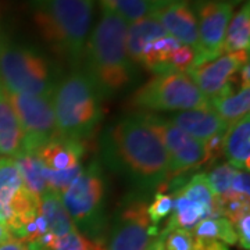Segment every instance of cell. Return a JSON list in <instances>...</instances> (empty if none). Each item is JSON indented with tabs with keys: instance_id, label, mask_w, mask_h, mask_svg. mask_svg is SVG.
<instances>
[{
	"instance_id": "24",
	"label": "cell",
	"mask_w": 250,
	"mask_h": 250,
	"mask_svg": "<svg viewBox=\"0 0 250 250\" xmlns=\"http://www.w3.org/2000/svg\"><path fill=\"white\" fill-rule=\"evenodd\" d=\"M250 49V4L246 1L231 18L223 43V54L249 52Z\"/></svg>"
},
{
	"instance_id": "38",
	"label": "cell",
	"mask_w": 250,
	"mask_h": 250,
	"mask_svg": "<svg viewBox=\"0 0 250 250\" xmlns=\"http://www.w3.org/2000/svg\"><path fill=\"white\" fill-rule=\"evenodd\" d=\"M10 238H13V236L10 233L9 228L6 227V224L0 223V245L4 243L6 241H9Z\"/></svg>"
},
{
	"instance_id": "36",
	"label": "cell",
	"mask_w": 250,
	"mask_h": 250,
	"mask_svg": "<svg viewBox=\"0 0 250 250\" xmlns=\"http://www.w3.org/2000/svg\"><path fill=\"white\" fill-rule=\"evenodd\" d=\"M0 250H28L27 243L18 241L16 238H10L9 241L0 245Z\"/></svg>"
},
{
	"instance_id": "25",
	"label": "cell",
	"mask_w": 250,
	"mask_h": 250,
	"mask_svg": "<svg viewBox=\"0 0 250 250\" xmlns=\"http://www.w3.org/2000/svg\"><path fill=\"white\" fill-rule=\"evenodd\" d=\"M13 161L17 166V170L21 175L24 187L27 188L31 193L41 197L45 192H47L45 177H43V167L41 161L36 159L35 154L21 153L17 157H14Z\"/></svg>"
},
{
	"instance_id": "9",
	"label": "cell",
	"mask_w": 250,
	"mask_h": 250,
	"mask_svg": "<svg viewBox=\"0 0 250 250\" xmlns=\"http://www.w3.org/2000/svg\"><path fill=\"white\" fill-rule=\"evenodd\" d=\"M6 96L24 135V153L35 154L39 147L59 136L52 98L11 92H6Z\"/></svg>"
},
{
	"instance_id": "19",
	"label": "cell",
	"mask_w": 250,
	"mask_h": 250,
	"mask_svg": "<svg viewBox=\"0 0 250 250\" xmlns=\"http://www.w3.org/2000/svg\"><path fill=\"white\" fill-rule=\"evenodd\" d=\"M235 86L231 85L208 100L210 107L223 118L228 125L238 123L241 118L249 114L250 88H241L235 92Z\"/></svg>"
},
{
	"instance_id": "15",
	"label": "cell",
	"mask_w": 250,
	"mask_h": 250,
	"mask_svg": "<svg viewBox=\"0 0 250 250\" xmlns=\"http://www.w3.org/2000/svg\"><path fill=\"white\" fill-rule=\"evenodd\" d=\"M83 154V143L62 136H56L35 153L36 159L41 161L43 168L53 172L81 168Z\"/></svg>"
},
{
	"instance_id": "3",
	"label": "cell",
	"mask_w": 250,
	"mask_h": 250,
	"mask_svg": "<svg viewBox=\"0 0 250 250\" xmlns=\"http://www.w3.org/2000/svg\"><path fill=\"white\" fill-rule=\"evenodd\" d=\"M34 22L47 46L74 68L81 64L95 0H29Z\"/></svg>"
},
{
	"instance_id": "16",
	"label": "cell",
	"mask_w": 250,
	"mask_h": 250,
	"mask_svg": "<svg viewBox=\"0 0 250 250\" xmlns=\"http://www.w3.org/2000/svg\"><path fill=\"white\" fill-rule=\"evenodd\" d=\"M223 153L236 170L250 171V116L229 125L224 134Z\"/></svg>"
},
{
	"instance_id": "17",
	"label": "cell",
	"mask_w": 250,
	"mask_h": 250,
	"mask_svg": "<svg viewBox=\"0 0 250 250\" xmlns=\"http://www.w3.org/2000/svg\"><path fill=\"white\" fill-rule=\"evenodd\" d=\"M24 135L17 116L10 104L6 92L0 85V154L14 159L24 153Z\"/></svg>"
},
{
	"instance_id": "14",
	"label": "cell",
	"mask_w": 250,
	"mask_h": 250,
	"mask_svg": "<svg viewBox=\"0 0 250 250\" xmlns=\"http://www.w3.org/2000/svg\"><path fill=\"white\" fill-rule=\"evenodd\" d=\"M170 121L190 138L203 143L224 135L229 126L211 107L179 111L171 117Z\"/></svg>"
},
{
	"instance_id": "2",
	"label": "cell",
	"mask_w": 250,
	"mask_h": 250,
	"mask_svg": "<svg viewBox=\"0 0 250 250\" xmlns=\"http://www.w3.org/2000/svg\"><path fill=\"white\" fill-rule=\"evenodd\" d=\"M128 22L116 13L102 9V17L92 31L81 62L102 98H110L126 89L135 80V64L125 47Z\"/></svg>"
},
{
	"instance_id": "28",
	"label": "cell",
	"mask_w": 250,
	"mask_h": 250,
	"mask_svg": "<svg viewBox=\"0 0 250 250\" xmlns=\"http://www.w3.org/2000/svg\"><path fill=\"white\" fill-rule=\"evenodd\" d=\"M164 250H195L196 249V238L195 235L181 228H166L159 235Z\"/></svg>"
},
{
	"instance_id": "39",
	"label": "cell",
	"mask_w": 250,
	"mask_h": 250,
	"mask_svg": "<svg viewBox=\"0 0 250 250\" xmlns=\"http://www.w3.org/2000/svg\"><path fill=\"white\" fill-rule=\"evenodd\" d=\"M147 250H164V248H163V242H161L160 236H157L156 239H154V242H153L152 245H150V248Z\"/></svg>"
},
{
	"instance_id": "21",
	"label": "cell",
	"mask_w": 250,
	"mask_h": 250,
	"mask_svg": "<svg viewBox=\"0 0 250 250\" xmlns=\"http://www.w3.org/2000/svg\"><path fill=\"white\" fill-rule=\"evenodd\" d=\"M39 211L45 218L49 231L57 238L77 231L71 217L62 205V196L52 192H45L39 197Z\"/></svg>"
},
{
	"instance_id": "10",
	"label": "cell",
	"mask_w": 250,
	"mask_h": 250,
	"mask_svg": "<svg viewBox=\"0 0 250 250\" xmlns=\"http://www.w3.org/2000/svg\"><path fill=\"white\" fill-rule=\"evenodd\" d=\"M147 125L157 135L168 157L170 179L188 170H193L207 163L206 145L190 138L178 126L163 117L141 111Z\"/></svg>"
},
{
	"instance_id": "41",
	"label": "cell",
	"mask_w": 250,
	"mask_h": 250,
	"mask_svg": "<svg viewBox=\"0 0 250 250\" xmlns=\"http://www.w3.org/2000/svg\"><path fill=\"white\" fill-rule=\"evenodd\" d=\"M0 41H1V36H0Z\"/></svg>"
},
{
	"instance_id": "30",
	"label": "cell",
	"mask_w": 250,
	"mask_h": 250,
	"mask_svg": "<svg viewBox=\"0 0 250 250\" xmlns=\"http://www.w3.org/2000/svg\"><path fill=\"white\" fill-rule=\"evenodd\" d=\"M54 250H104V246L85 238L78 231H72L57 238Z\"/></svg>"
},
{
	"instance_id": "32",
	"label": "cell",
	"mask_w": 250,
	"mask_h": 250,
	"mask_svg": "<svg viewBox=\"0 0 250 250\" xmlns=\"http://www.w3.org/2000/svg\"><path fill=\"white\" fill-rule=\"evenodd\" d=\"M195 52L192 47L181 45L171 57V72H185L193 67Z\"/></svg>"
},
{
	"instance_id": "11",
	"label": "cell",
	"mask_w": 250,
	"mask_h": 250,
	"mask_svg": "<svg viewBox=\"0 0 250 250\" xmlns=\"http://www.w3.org/2000/svg\"><path fill=\"white\" fill-rule=\"evenodd\" d=\"M199 50L192 68L200 67L223 56V43L228 24L233 16V6L221 0H195Z\"/></svg>"
},
{
	"instance_id": "23",
	"label": "cell",
	"mask_w": 250,
	"mask_h": 250,
	"mask_svg": "<svg viewBox=\"0 0 250 250\" xmlns=\"http://www.w3.org/2000/svg\"><path fill=\"white\" fill-rule=\"evenodd\" d=\"M24 187L21 175L13 159H0V223L6 224L11 218L10 205L17 192Z\"/></svg>"
},
{
	"instance_id": "35",
	"label": "cell",
	"mask_w": 250,
	"mask_h": 250,
	"mask_svg": "<svg viewBox=\"0 0 250 250\" xmlns=\"http://www.w3.org/2000/svg\"><path fill=\"white\" fill-rule=\"evenodd\" d=\"M196 238V236H195ZM195 250H231L227 245L211 239H200L196 238V249Z\"/></svg>"
},
{
	"instance_id": "31",
	"label": "cell",
	"mask_w": 250,
	"mask_h": 250,
	"mask_svg": "<svg viewBox=\"0 0 250 250\" xmlns=\"http://www.w3.org/2000/svg\"><path fill=\"white\" fill-rule=\"evenodd\" d=\"M172 213V197L161 190H157L150 205H147V214L153 225H159Z\"/></svg>"
},
{
	"instance_id": "8",
	"label": "cell",
	"mask_w": 250,
	"mask_h": 250,
	"mask_svg": "<svg viewBox=\"0 0 250 250\" xmlns=\"http://www.w3.org/2000/svg\"><path fill=\"white\" fill-rule=\"evenodd\" d=\"M157 236L159 229L150 223L146 200L132 196L117 211L104 250H147Z\"/></svg>"
},
{
	"instance_id": "5",
	"label": "cell",
	"mask_w": 250,
	"mask_h": 250,
	"mask_svg": "<svg viewBox=\"0 0 250 250\" xmlns=\"http://www.w3.org/2000/svg\"><path fill=\"white\" fill-rule=\"evenodd\" d=\"M59 83L50 60L32 46L0 41V85L6 92L52 98Z\"/></svg>"
},
{
	"instance_id": "29",
	"label": "cell",
	"mask_w": 250,
	"mask_h": 250,
	"mask_svg": "<svg viewBox=\"0 0 250 250\" xmlns=\"http://www.w3.org/2000/svg\"><path fill=\"white\" fill-rule=\"evenodd\" d=\"M236 171L238 170L235 167L227 163V164H221L215 167L208 174H206L208 185L211 188L215 197H223L231 190V184H232Z\"/></svg>"
},
{
	"instance_id": "18",
	"label": "cell",
	"mask_w": 250,
	"mask_h": 250,
	"mask_svg": "<svg viewBox=\"0 0 250 250\" xmlns=\"http://www.w3.org/2000/svg\"><path fill=\"white\" fill-rule=\"evenodd\" d=\"M164 35H167V32L152 14L128 25L125 35V47L129 60L134 64H141L146 46Z\"/></svg>"
},
{
	"instance_id": "1",
	"label": "cell",
	"mask_w": 250,
	"mask_h": 250,
	"mask_svg": "<svg viewBox=\"0 0 250 250\" xmlns=\"http://www.w3.org/2000/svg\"><path fill=\"white\" fill-rule=\"evenodd\" d=\"M100 146L108 167L138 188L147 190L167 185V153L141 113L123 117L108 126Z\"/></svg>"
},
{
	"instance_id": "33",
	"label": "cell",
	"mask_w": 250,
	"mask_h": 250,
	"mask_svg": "<svg viewBox=\"0 0 250 250\" xmlns=\"http://www.w3.org/2000/svg\"><path fill=\"white\" fill-rule=\"evenodd\" d=\"M235 231L238 235V243L241 245L242 249H250V213L242 215L241 218L233 224Z\"/></svg>"
},
{
	"instance_id": "13",
	"label": "cell",
	"mask_w": 250,
	"mask_h": 250,
	"mask_svg": "<svg viewBox=\"0 0 250 250\" xmlns=\"http://www.w3.org/2000/svg\"><path fill=\"white\" fill-rule=\"evenodd\" d=\"M152 16L160 22L168 35L175 38L181 45L192 47L195 54L197 53L199 32L196 16L187 0H179L160 10H154Z\"/></svg>"
},
{
	"instance_id": "27",
	"label": "cell",
	"mask_w": 250,
	"mask_h": 250,
	"mask_svg": "<svg viewBox=\"0 0 250 250\" xmlns=\"http://www.w3.org/2000/svg\"><path fill=\"white\" fill-rule=\"evenodd\" d=\"M102 9L116 13L117 16L125 20L126 22H135L138 20L150 16L153 9L146 0H99Z\"/></svg>"
},
{
	"instance_id": "4",
	"label": "cell",
	"mask_w": 250,
	"mask_h": 250,
	"mask_svg": "<svg viewBox=\"0 0 250 250\" xmlns=\"http://www.w3.org/2000/svg\"><path fill=\"white\" fill-rule=\"evenodd\" d=\"M52 104L59 136L82 143L92 136L103 117L102 95L82 70L59 81Z\"/></svg>"
},
{
	"instance_id": "40",
	"label": "cell",
	"mask_w": 250,
	"mask_h": 250,
	"mask_svg": "<svg viewBox=\"0 0 250 250\" xmlns=\"http://www.w3.org/2000/svg\"><path fill=\"white\" fill-rule=\"evenodd\" d=\"M221 1H227V3H231L232 6H235V4H238V3H241V1H245V0H221ZM248 1V0H246Z\"/></svg>"
},
{
	"instance_id": "7",
	"label": "cell",
	"mask_w": 250,
	"mask_h": 250,
	"mask_svg": "<svg viewBox=\"0 0 250 250\" xmlns=\"http://www.w3.org/2000/svg\"><path fill=\"white\" fill-rule=\"evenodd\" d=\"M134 108L146 111H185L208 108V100L184 72L154 75L129 99Z\"/></svg>"
},
{
	"instance_id": "26",
	"label": "cell",
	"mask_w": 250,
	"mask_h": 250,
	"mask_svg": "<svg viewBox=\"0 0 250 250\" xmlns=\"http://www.w3.org/2000/svg\"><path fill=\"white\" fill-rule=\"evenodd\" d=\"M192 233L200 239L218 241L227 246H232L235 243H238V235L235 231V227L225 217L206 218L197 224Z\"/></svg>"
},
{
	"instance_id": "22",
	"label": "cell",
	"mask_w": 250,
	"mask_h": 250,
	"mask_svg": "<svg viewBox=\"0 0 250 250\" xmlns=\"http://www.w3.org/2000/svg\"><path fill=\"white\" fill-rule=\"evenodd\" d=\"M174 192L185 197L190 203L206 208L208 211V214H210V218L223 217L221 206H220L217 197L214 196L211 188L208 185V181H207L205 172L196 174L185 187L178 188Z\"/></svg>"
},
{
	"instance_id": "12",
	"label": "cell",
	"mask_w": 250,
	"mask_h": 250,
	"mask_svg": "<svg viewBox=\"0 0 250 250\" xmlns=\"http://www.w3.org/2000/svg\"><path fill=\"white\" fill-rule=\"evenodd\" d=\"M248 62L249 52H235L223 54L213 62H206L196 68H190L185 74L193 81L202 95L210 100L221 93L225 88L231 85L235 86L236 72Z\"/></svg>"
},
{
	"instance_id": "34",
	"label": "cell",
	"mask_w": 250,
	"mask_h": 250,
	"mask_svg": "<svg viewBox=\"0 0 250 250\" xmlns=\"http://www.w3.org/2000/svg\"><path fill=\"white\" fill-rule=\"evenodd\" d=\"M249 172L248 171L238 170L235 177L232 179V184H231V190L236 195H241V196L249 197L250 195V188H249Z\"/></svg>"
},
{
	"instance_id": "37",
	"label": "cell",
	"mask_w": 250,
	"mask_h": 250,
	"mask_svg": "<svg viewBox=\"0 0 250 250\" xmlns=\"http://www.w3.org/2000/svg\"><path fill=\"white\" fill-rule=\"evenodd\" d=\"M147 1V4L150 6L154 10H160L163 7H166V6H168V4H172V3H175V1H179V0H146Z\"/></svg>"
},
{
	"instance_id": "20",
	"label": "cell",
	"mask_w": 250,
	"mask_h": 250,
	"mask_svg": "<svg viewBox=\"0 0 250 250\" xmlns=\"http://www.w3.org/2000/svg\"><path fill=\"white\" fill-rule=\"evenodd\" d=\"M181 43L168 34L150 42L143 50L141 65L154 75L171 74V57Z\"/></svg>"
},
{
	"instance_id": "6",
	"label": "cell",
	"mask_w": 250,
	"mask_h": 250,
	"mask_svg": "<svg viewBox=\"0 0 250 250\" xmlns=\"http://www.w3.org/2000/svg\"><path fill=\"white\" fill-rule=\"evenodd\" d=\"M62 200L77 231L104 246L106 182L98 161L81 170L80 175L62 192Z\"/></svg>"
}]
</instances>
